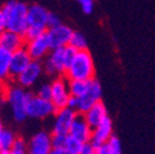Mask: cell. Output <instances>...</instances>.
<instances>
[{
  "mask_svg": "<svg viewBox=\"0 0 155 154\" xmlns=\"http://www.w3.org/2000/svg\"><path fill=\"white\" fill-rule=\"evenodd\" d=\"M102 96V88L97 79H92L87 92L79 98V106H78V112L85 113L89 109H91L96 102L101 100Z\"/></svg>",
  "mask_w": 155,
  "mask_h": 154,
  "instance_id": "9",
  "label": "cell"
},
{
  "mask_svg": "<svg viewBox=\"0 0 155 154\" xmlns=\"http://www.w3.org/2000/svg\"><path fill=\"white\" fill-rule=\"evenodd\" d=\"M26 49L30 53L31 58L35 61H42L51 52V46H49V40L47 32L41 35L40 37L35 38V40L27 41L26 42Z\"/></svg>",
  "mask_w": 155,
  "mask_h": 154,
  "instance_id": "11",
  "label": "cell"
},
{
  "mask_svg": "<svg viewBox=\"0 0 155 154\" xmlns=\"http://www.w3.org/2000/svg\"><path fill=\"white\" fill-rule=\"evenodd\" d=\"M67 106L78 111V106H79V98H78V96H74V95H70V98H69V100H68V105H67Z\"/></svg>",
  "mask_w": 155,
  "mask_h": 154,
  "instance_id": "33",
  "label": "cell"
},
{
  "mask_svg": "<svg viewBox=\"0 0 155 154\" xmlns=\"http://www.w3.org/2000/svg\"><path fill=\"white\" fill-rule=\"evenodd\" d=\"M4 128H3V126H2V122H0V132H2Z\"/></svg>",
  "mask_w": 155,
  "mask_h": 154,
  "instance_id": "38",
  "label": "cell"
},
{
  "mask_svg": "<svg viewBox=\"0 0 155 154\" xmlns=\"http://www.w3.org/2000/svg\"><path fill=\"white\" fill-rule=\"evenodd\" d=\"M43 69L48 75H53V74L65 75L67 65L64 59V47L51 49L48 55L45 58Z\"/></svg>",
  "mask_w": 155,
  "mask_h": 154,
  "instance_id": "5",
  "label": "cell"
},
{
  "mask_svg": "<svg viewBox=\"0 0 155 154\" xmlns=\"http://www.w3.org/2000/svg\"><path fill=\"white\" fill-rule=\"evenodd\" d=\"M55 111L57 109L51 100H45L36 94L26 104L27 117H31V119H37V120L47 119L52 116V115H54Z\"/></svg>",
  "mask_w": 155,
  "mask_h": 154,
  "instance_id": "4",
  "label": "cell"
},
{
  "mask_svg": "<svg viewBox=\"0 0 155 154\" xmlns=\"http://www.w3.org/2000/svg\"><path fill=\"white\" fill-rule=\"evenodd\" d=\"M83 115H84L86 122L89 123V126H90L92 129L97 127V126L105 120L106 116H108V115H107V109H106V106L104 105V102H102L101 100L97 101L91 109H89V110H87L85 113H83Z\"/></svg>",
  "mask_w": 155,
  "mask_h": 154,
  "instance_id": "18",
  "label": "cell"
},
{
  "mask_svg": "<svg viewBox=\"0 0 155 154\" xmlns=\"http://www.w3.org/2000/svg\"><path fill=\"white\" fill-rule=\"evenodd\" d=\"M70 46H73L75 49L78 51H83V49H87V42H86V38L84 37L83 33L80 32H75L71 36V40H70Z\"/></svg>",
  "mask_w": 155,
  "mask_h": 154,
  "instance_id": "22",
  "label": "cell"
},
{
  "mask_svg": "<svg viewBox=\"0 0 155 154\" xmlns=\"http://www.w3.org/2000/svg\"><path fill=\"white\" fill-rule=\"evenodd\" d=\"M67 79L90 80L95 78V64L87 49L78 51L75 59L65 72Z\"/></svg>",
  "mask_w": 155,
  "mask_h": 154,
  "instance_id": "2",
  "label": "cell"
},
{
  "mask_svg": "<svg viewBox=\"0 0 155 154\" xmlns=\"http://www.w3.org/2000/svg\"><path fill=\"white\" fill-rule=\"evenodd\" d=\"M106 144H107L111 154H122L121 142H120V139L117 137L114 136V134H112V136L110 137V139L106 142Z\"/></svg>",
  "mask_w": 155,
  "mask_h": 154,
  "instance_id": "25",
  "label": "cell"
},
{
  "mask_svg": "<svg viewBox=\"0 0 155 154\" xmlns=\"http://www.w3.org/2000/svg\"><path fill=\"white\" fill-rule=\"evenodd\" d=\"M79 113L76 110L70 109L68 106L57 110L54 113V125H53V133H63V134H69L70 127L76 117V115Z\"/></svg>",
  "mask_w": 155,
  "mask_h": 154,
  "instance_id": "7",
  "label": "cell"
},
{
  "mask_svg": "<svg viewBox=\"0 0 155 154\" xmlns=\"http://www.w3.org/2000/svg\"><path fill=\"white\" fill-rule=\"evenodd\" d=\"M43 70H45L43 63H41V61L32 59V62L27 65V68L15 79V82L17 85H20L25 89L32 88L37 83V80L40 79V76H41Z\"/></svg>",
  "mask_w": 155,
  "mask_h": 154,
  "instance_id": "8",
  "label": "cell"
},
{
  "mask_svg": "<svg viewBox=\"0 0 155 154\" xmlns=\"http://www.w3.org/2000/svg\"><path fill=\"white\" fill-rule=\"evenodd\" d=\"M80 154H96V148H95V146L90 141L89 142H85L83 144V148H81Z\"/></svg>",
  "mask_w": 155,
  "mask_h": 154,
  "instance_id": "32",
  "label": "cell"
},
{
  "mask_svg": "<svg viewBox=\"0 0 155 154\" xmlns=\"http://www.w3.org/2000/svg\"><path fill=\"white\" fill-rule=\"evenodd\" d=\"M36 95H38L40 98L45 100H51L52 101V83H45L42 85L38 86Z\"/></svg>",
  "mask_w": 155,
  "mask_h": 154,
  "instance_id": "26",
  "label": "cell"
},
{
  "mask_svg": "<svg viewBox=\"0 0 155 154\" xmlns=\"http://www.w3.org/2000/svg\"><path fill=\"white\" fill-rule=\"evenodd\" d=\"M91 80H80V79H68V85H69V91H70V95H74V96H80L85 95L90 88V84H91Z\"/></svg>",
  "mask_w": 155,
  "mask_h": 154,
  "instance_id": "20",
  "label": "cell"
},
{
  "mask_svg": "<svg viewBox=\"0 0 155 154\" xmlns=\"http://www.w3.org/2000/svg\"><path fill=\"white\" fill-rule=\"evenodd\" d=\"M67 138H68V134L53 133V132H52V146H53V148H62V147H65Z\"/></svg>",
  "mask_w": 155,
  "mask_h": 154,
  "instance_id": "28",
  "label": "cell"
},
{
  "mask_svg": "<svg viewBox=\"0 0 155 154\" xmlns=\"http://www.w3.org/2000/svg\"><path fill=\"white\" fill-rule=\"evenodd\" d=\"M2 10L6 18V28L24 36L28 28V6L25 3L10 0L2 8Z\"/></svg>",
  "mask_w": 155,
  "mask_h": 154,
  "instance_id": "1",
  "label": "cell"
},
{
  "mask_svg": "<svg viewBox=\"0 0 155 154\" xmlns=\"http://www.w3.org/2000/svg\"><path fill=\"white\" fill-rule=\"evenodd\" d=\"M62 25V21L58 15H55L54 12H48V17H47V30L48 28H53Z\"/></svg>",
  "mask_w": 155,
  "mask_h": 154,
  "instance_id": "30",
  "label": "cell"
},
{
  "mask_svg": "<svg viewBox=\"0 0 155 154\" xmlns=\"http://www.w3.org/2000/svg\"><path fill=\"white\" fill-rule=\"evenodd\" d=\"M10 153L12 154H28V143H26L22 138H16Z\"/></svg>",
  "mask_w": 155,
  "mask_h": 154,
  "instance_id": "24",
  "label": "cell"
},
{
  "mask_svg": "<svg viewBox=\"0 0 155 154\" xmlns=\"http://www.w3.org/2000/svg\"><path fill=\"white\" fill-rule=\"evenodd\" d=\"M32 62L30 53L27 52L26 47H22L11 53V61H10V78L16 79L20 75L27 65Z\"/></svg>",
  "mask_w": 155,
  "mask_h": 154,
  "instance_id": "12",
  "label": "cell"
},
{
  "mask_svg": "<svg viewBox=\"0 0 155 154\" xmlns=\"http://www.w3.org/2000/svg\"><path fill=\"white\" fill-rule=\"evenodd\" d=\"M83 142L79 141L78 138L70 136L68 134V138H67V143H65V148L68 149V152L70 154H80L81 148H83Z\"/></svg>",
  "mask_w": 155,
  "mask_h": 154,
  "instance_id": "23",
  "label": "cell"
},
{
  "mask_svg": "<svg viewBox=\"0 0 155 154\" xmlns=\"http://www.w3.org/2000/svg\"><path fill=\"white\" fill-rule=\"evenodd\" d=\"M26 46V40L25 37L17 32H14L11 30H5L4 32L0 33V47L9 51V52H15Z\"/></svg>",
  "mask_w": 155,
  "mask_h": 154,
  "instance_id": "16",
  "label": "cell"
},
{
  "mask_svg": "<svg viewBox=\"0 0 155 154\" xmlns=\"http://www.w3.org/2000/svg\"><path fill=\"white\" fill-rule=\"evenodd\" d=\"M46 32H47V30L37 28V27H30V26H28V28H27V31L25 32L24 37H25V40H26V42H27V41H31V40H35V38H37V37H40L41 35H43V33H46Z\"/></svg>",
  "mask_w": 155,
  "mask_h": 154,
  "instance_id": "29",
  "label": "cell"
},
{
  "mask_svg": "<svg viewBox=\"0 0 155 154\" xmlns=\"http://www.w3.org/2000/svg\"><path fill=\"white\" fill-rule=\"evenodd\" d=\"M76 53H78V49H75L73 46L68 45V46L64 47V59H65L67 69L71 65L73 61L75 59V57H76Z\"/></svg>",
  "mask_w": 155,
  "mask_h": 154,
  "instance_id": "27",
  "label": "cell"
},
{
  "mask_svg": "<svg viewBox=\"0 0 155 154\" xmlns=\"http://www.w3.org/2000/svg\"><path fill=\"white\" fill-rule=\"evenodd\" d=\"M96 154H111V153H110V149H108L107 144L105 143V144L96 148Z\"/></svg>",
  "mask_w": 155,
  "mask_h": 154,
  "instance_id": "35",
  "label": "cell"
},
{
  "mask_svg": "<svg viewBox=\"0 0 155 154\" xmlns=\"http://www.w3.org/2000/svg\"><path fill=\"white\" fill-rule=\"evenodd\" d=\"M49 154H70V153L65 147H62V148H52Z\"/></svg>",
  "mask_w": 155,
  "mask_h": 154,
  "instance_id": "36",
  "label": "cell"
},
{
  "mask_svg": "<svg viewBox=\"0 0 155 154\" xmlns=\"http://www.w3.org/2000/svg\"><path fill=\"white\" fill-rule=\"evenodd\" d=\"M70 98V91L68 85V79L65 75L58 76L52 82V102L55 109L59 110L68 105V100Z\"/></svg>",
  "mask_w": 155,
  "mask_h": 154,
  "instance_id": "6",
  "label": "cell"
},
{
  "mask_svg": "<svg viewBox=\"0 0 155 154\" xmlns=\"http://www.w3.org/2000/svg\"><path fill=\"white\" fill-rule=\"evenodd\" d=\"M6 101L9 102L12 116L17 122H24L27 119L26 113V89L20 85H12L8 89Z\"/></svg>",
  "mask_w": 155,
  "mask_h": 154,
  "instance_id": "3",
  "label": "cell"
},
{
  "mask_svg": "<svg viewBox=\"0 0 155 154\" xmlns=\"http://www.w3.org/2000/svg\"><path fill=\"white\" fill-rule=\"evenodd\" d=\"M73 33H74V31L69 26L63 25V24L57 26V27H53V28H48L47 36H48V40H49L51 49L68 46L70 43Z\"/></svg>",
  "mask_w": 155,
  "mask_h": 154,
  "instance_id": "10",
  "label": "cell"
},
{
  "mask_svg": "<svg viewBox=\"0 0 155 154\" xmlns=\"http://www.w3.org/2000/svg\"><path fill=\"white\" fill-rule=\"evenodd\" d=\"M5 30H6V18H5L3 10L0 9V33L4 32Z\"/></svg>",
  "mask_w": 155,
  "mask_h": 154,
  "instance_id": "34",
  "label": "cell"
},
{
  "mask_svg": "<svg viewBox=\"0 0 155 154\" xmlns=\"http://www.w3.org/2000/svg\"><path fill=\"white\" fill-rule=\"evenodd\" d=\"M69 134L75 138H78L79 141H81L83 143L89 142L91 139L92 136V128L89 126V123L86 122L85 117L83 113H78L76 117L70 127Z\"/></svg>",
  "mask_w": 155,
  "mask_h": 154,
  "instance_id": "14",
  "label": "cell"
},
{
  "mask_svg": "<svg viewBox=\"0 0 155 154\" xmlns=\"http://www.w3.org/2000/svg\"><path fill=\"white\" fill-rule=\"evenodd\" d=\"M83 9V11L86 14V15H90L94 10V0H78Z\"/></svg>",
  "mask_w": 155,
  "mask_h": 154,
  "instance_id": "31",
  "label": "cell"
},
{
  "mask_svg": "<svg viewBox=\"0 0 155 154\" xmlns=\"http://www.w3.org/2000/svg\"><path fill=\"white\" fill-rule=\"evenodd\" d=\"M15 139H16V137L11 131L3 129L0 132V153L5 152V150H10Z\"/></svg>",
  "mask_w": 155,
  "mask_h": 154,
  "instance_id": "21",
  "label": "cell"
},
{
  "mask_svg": "<svg viewBox=\"0 0 155 154\" xmlns=\"http://www.w3.org/2000/svg\"><path fill=\"white\" fill-rule=\"evenodd\" d=\"M48 12L43 6L33 4L28 6V14H27V20H28V26L30 27H37L47 30V17Z\"/></svg>",
  "mask_w": 155,
  "mask_h": 154,
  "instance_id": "17",
  "label": "cell"
},
{
  "mask_svg": "<svg viewBox=\"0 0 155 154\" xmlns=\"http://www.w3.org/2000/svg\"><path fill=\"white\" fill-rule=\"evenodd\" d=\"M10 154H12V153H10Z\"/></svg>",
  "mask_w": 155,
  "mask_h": 154,
  "instance_id": "39",
  "label": "cell"
},
{
  "mask_svg": "<svg viewBox=\"0 0 155 154\" xmlns=\"http://www.w3.org/2000/svg\"><path fill=\"white\" fill-rule=\"evenodd\" d=\"M112 131H113V125H112V120L110 119V116H106L105 120L92 129V136L90 142L95 146V148H97L102 144H105L110 137L112 136Z\"/></svg>",
  "mask_w": 155,
  "mask_h": 154,
  "instance_id": "15",
  "label": "cell"
},
{
  "mask_svg": "<svg viewBox=\"0 0 155 154\" xmlns=\"http://www.w3.org/2000/svg\"><path fill=\"white\" fill-rule=\"evenodd\" d=\"M52 148V134L45 131L37 132L28 142V154H49Z\"/></svg>",
  "mask_w": 155,
  "mask_h": 154,
  "instance_id": "13",
  "label": "cell"
},
{
  "mask_svg": "<svg viewBox=\"0 0 155 154\" xmlns=\"http://www.w3.org/2000/svg\"><path fill=\"white\" fill-rule=\"evenodd\" d=\"M0 154H10V150H5V152H2Z\"/></svg>",
  "mask_w": 155,
  "mask_h": 154,
  "instance_id": "37",
  "label": "cell"
},
{
  "mask_svg": "<svg viewBox=\"0 0 155 154\" xmlns=\"http://www.w3.org/2000/svg\"><path fill=\"white\" fill-rule=\"evenodd\" d=\"M10 61L11 52L0 47V83L10 78Z\"/></svg>",
  "mask_w": 155,
  "mask_h": 154,
  "instance_id": "19",
  "label": "cell"
}]
</instances>
